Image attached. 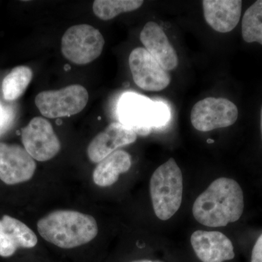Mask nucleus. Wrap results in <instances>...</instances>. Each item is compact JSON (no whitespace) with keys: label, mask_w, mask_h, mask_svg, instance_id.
I'll return each instance as SVG.
<instances>
[{"label":"nucleus","mask_w":262,"mask_h":262,"mask_svg":"<svg viewBox=\"0 0 262 262\" xmlns=\"http://www.w3.org/2000/svg\"><path fill=\"white\" fill-rule=\"evenodd\" d=\"M32 77L33 72L29 67L19 66L15 67L3 81V97L8 101L18 99L28 88Z\"/></svg>","instance_id":"nucleus-16"},{"label":"nucleus","mask_w":262,"mask_h":262,"mask_svg":"<svg viewBox=\"0 0 262 262\" xmlns=\"http://www.w3.org/2000/svg\"><path fill=\"white\" fill-rule=\"evenodd\" d=\"M191 244L202 262H224L234 258V246L230 239L216 231H195Z\"/></svg>","instance_id":"nucleus-12"},{"label":"nucleus","mask_w":262,"mask_h":262,"mask_svg":"<svg viewBox=\"0 0 262 262\" xmlns=\"http://www.w3.org/2000/svg\"><path fill=\"white\" fill-rule=\"evenodd\" d=\"M89 93L80 84H72L58 91H42L36 96L35 104L43 116L60 118L77 115L89 101Z\"/></svg>","instance_id":"nucleus-6"},{"label":"nucleus","mask_w":262,"mask_h":262,"mask_svg":"<svg viewBox=\"0 0 262 262\" xmlns=\"http://www.w3.org/2000/svg\"><path fill=\"white\" fill-rule=\"evenodd\" d=\"M131 157L124 150H117L98 163L93 173L96 185L107 187L117 182L119 176L126 173L131 167Z\"/></svg>","instance_id":"nucleus-15"},{"label":"nucleus","mask_w":262,"mask_h":262,"mask_svg":"<svg viewBox=\"0 0 262 262\" xmlns=\"http://www.w3.org/2000/svg\"><path fill=\"white\" fill-rule=\"evenodd\" d=\"M128 63L134 82L144 91H163L170 84L171 78L168 71L163 69L145 48L133 50Z\"/></svg>","instance_id":"nucleus-9"},{"label":"nucleus","mask_w":262,"mask_h":262,"mask_svg":"<svg viewBox=\"0 0 262 262\" xmlns=\"http://www.w3.org/2000/svg\"><path fill=\"white\" fill-rule=\"evenodd\" d=\"M17 249L18 248L10 238L9 234L7 233L0 220V256L10 257L14 254Z\"/></svg>","instance_id":"nucleus-20"},{"label":"nucleus","mask_w":262,"mask_h":262,"mask_svg":"<svg viewBox=\"0 0 262 262\" xmlns=\"http://www.w3.org/2000/svg\"><path fill=\"white\" fill-rule=\"evenodd\" d=\"M202 3L205 19L213 30L227 33L237 27L242 11V1L204 0Z\"/></svg>","instance_id":"nucleus-14"},{"label":"nucleus","mask_w":262,"mask_h":262,"mask_svg":"<svg viewBox=\"0 0 262 262\" xmlns=\"http://www.w3.org/2000/svg\"><path fill=\"white\" fill-rule=\"evenodd\" d=\"M244 210V196L238 183L220 178L210 184L196 198L192 206L194 219L210 227H225L241 219Z\"/></svg>","instance_id":"nucleus-1"},{"label":"nucleus","mask_w":262,"mask_h":262,"mask_svg":"<svg viewBox=\"0 0 262 262\" xmlns=\"http://www.w3.org/2000/svg\"><path fill=\"white\" fill-rule=\"evenodd\" d=\"M37 230L48 242L61 248H73L93 241L98 228L91 215L71 210H58L38 221Z\"/></svg>","instance_id":"nucleus-2"},{"label":"nucleus","mask_w":262,"mask_h":262,"mask_svg":"<svg viewBox=\"0 0 262 262\" xmlns=\"http://www.w3.org/2000/svg\"><path fill=\"white\" fill-rule=\"evenodd\" d=\"M0 122L4 123V113H3V108L0 106Z\"/></svg>","instance_id":"nucleus-22"},{"label":"nucleus","mask_w":262,"mask_h":262,"mask_svg":"<svg viewBox=\"0 0 262 262\" xmlns=\"http://www.w3.org/2000/svg\"><path fill=\"white\" fill-rule=\"evenodd\" d=\"M149 189L155 215L160 220H170L180 208L183 195L182 170L173 158L155 170Z\"/></svg>","instance_id":"nucleus-4"},{"label":"nucleus","mask_w":262,"mask_h":262,"mask_svg":"<svg viewBox=\"0 0 262 262\" xmlns=\"http://www.w3.org/2000/svg\"><path fill=\"white\" fill-rule=\"evenodd\" d=\"M242 36L246 42L262 45V0L255 2L245 13Z\"/></svg>","instance_id":"nucleus-19"},{"label":"nucleus","mask_w":262,"mask_h":262,"mask_svg":"<svg viewBox=\"0 0 262 262\" xmlns=\"http://www.w3.org/2000/svg\"><path fill=\"white\" fill-rule=\"evenodd\" d=\"M35 161L23 146L0 142V179L13 185L30 180L35 173Z\"/></svg>","instance_id":"nucleus-10"},{"label":"nucleus","mask_w":262,"mask_h":262,"mask_svg":"<svg viewBox=\"0 0 262 262\" xmlns=\"http://www.w3.org/2000/svg\"><path fill=\"white\" fill-rule=\"evenodd\" d=\"M136 139L135 131L120 122H113L90 143L88 156L92 163H98L118 148L133 144Z\"/></svg>","instance_id":"nucleus-11"},{"label":"nucleus","mask_w":262,"mask_h":262,"mask_svg":"<svg viewBox=\"0 0 262 262\" xmlns=\"http://www.w3.org/2000/svg\"><path fill=\"white\" fill-rule=\"evenodd\" d=\"M261 136H262V107L261 110Z\"/></svg>","instance_id":"nucleus-24"},{"label":"nucleus","mask_w":262,"mask_h":262,"mask_svg":"<svg viewBox=\"0 0 262 262\" xmlns=\"http://www.w3.org/2000/svg\"><path fill=\"white\" fill-rule=\"evenodd\" d=\"M104 43L102 34L92 26H73L62 37V54L75 64H88L101 56Z\"/></svg>","instance_id":"nucleus-5"},{"label":"nucleus","mask_w":262,"mask_h":262,"mask_svg":"<svg viewBox=\"0 0 262 262\" xmlns=\"http://www.w3.org/2000/svg\"><path fill=\"white\" fill-rule=\"evenodd\" d=\"M21 141L24 149L37 161H48L61 149V143L51 122L40 117H34L22 129Z\"/></svg>","instance_id":"nucleus-8"},{"label":"nucleus","mask_w":262,"mask_h":262,"mask_svg":"<svg viewBox=\"0 0 262 262\" xmlns=\"http://www.w3.org/2000/svg\"><path fill=\"white\" fill-rule=\"evenodd\" d=\"M117 112L120 123L140 136L149 135L153 128L165 126L170 119L168 104L134 92L122 95Z\"/></svg>","instance_id":"nucleus-3"},{"label":"nucleus","mask_w":262,"mask_h":262,"mask_svg":"<svg viewBox=\"0 0 262 262\" xmlns=\"http://www.w3.org/2000/svg\"><path fill=\"white\" fill-rule=\"evenodd\" d=\"M134 262H160V261H149V260H143V261H136Z\"/></svg>","instance_id":"nucleus-23"},{"label":"nucleus","mask_w":262,"mask_h":262,"mask_svg":"<svg viewBox=\"0 0 262 262\" xmlns=\"http://www.w3.org/2000/svg\"><path fill=\"white\" fill-rule=\"evenodd\" d=\"M144 1L139 0H96L93 5L94 14L103 20H111L120 13L140 8Z\"/></svg>","instance_id":"nucleus-18"},{"label":"nucleus","mask_w":262,"mask_h":262,"mask_svg":"<svg viewBox=\"0 0 262 262\" xmlns=\"http://www.w3.org/2000/svg\"><path fill=\"white\" fill-rule=\"evenodd\" d=\"M3 227L16 247L32 248L37 244L35 233L23 222L8 215H4L1 220Z\"/></svg>","instance_id":"nucleus-17"},{"label":"nucleus","mask_w":262,"mask_h":262,"mask_svg":"<svg viewBox=\"0 0 262 262\" xmlns=\"http://www.w3.org/2000/svg\"><path fill=\"white\" fill-rule=\"evenodd\" d=\"M238 117V110L225 98L208 97L198 101L191 112V122L196 130L208 132L233 125Z\"/></svg>","instance_id":"nucleus-7"},{"label":"nucleus","mask_w":262,"mask_h":262,"mask_svg":"<svg viewBox=\"0 0 262 262\" xmlns=\"http://www.w3.org/2000/svg\"><path fill=\"white\" fill-rule=\"evenodd\" d=\"M140 40L146 51L165 70H173L178 67L177 52L159 24L154 21L146 23L141 30Z\"/></svg>","instance_id":"nucleus-13"},{"label":"nucleus","mask_w":262,"mask_h":262,"mask_svg":"<svg viewBox=\"0 0 262 262\" xmlns=\"http://www.w3.org/2000/svg\"><path fill=\"white\" fill-rule=\"evenodd\" d=\"M251 262H262V234L253 246Z\"/></svg>","instance_id":"nucleus-21"},{"label":"nucleus","mask_w":262,"mask_h":262,"mask_svg":"<svg viewBox=\"0 0 262 262\" xmlns=\"http://www.w3.org/2000/svg\"><path fill=\"white\" fill-rule=\"evenodd\" d=\"M3 124L2 123V122H0V128H1V127L3 126Z\"/></svg>","instance_id":"nucleus-25"}]
</instances>
